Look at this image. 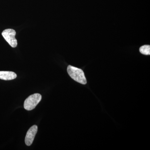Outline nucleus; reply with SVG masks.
Instances as JSON below:
<instances>
[{
    "label": "nucleus",
    "instance_id": "obj_1",
    "mask_svg": "<svg viewBox=\"0 0 150 150\" xmlns=\"http://www.w3.org/2000/svg\"><path fill=\"white\" fill-rule=\"evenodd\" d=\"M67 72L70 76L76 81L82 84H86V79L82 70L69 65L67 68Z\"/></svg>",
    "mask_w": 150,
    "mask_h": 150
},
{
    "label": "nucleus",
    "instance_id": "obj_2",
    "mask_svg": "<svg viewBox=\"0 0 150 150\" xmlns=\"http://www.w3.org/2000/svg\"><path fill=\"white\" fill-rule=\"evenodd\" d=\"M42 96L39 93H35L30 96L24 103V108L25 110H31L34 109L41 100Z\"/></svg>",
    "mask_w": 150,
    "mask_h": 150
},
{
    "label": "nucleus",
    "instance_id": "obj_3",
    "mask_svg": "<svg viewBox=\"0 0 150 150\" xmlns=\"http://www.w3.org/2000/svg\"><path fill=\"white\" fill-rule=\"evenodd\" d=\"M16 32L14 30L7 29L2 33V35L6 41L13 48H15L17 46V40L15 38Z\"/></svg>",
    "mask_w": 150,
    "mask_h": 150
},
{
    "label": "nucleus",
    "instance_id": "obj_4",
    "mask_svg": "<svg viewBox=\"0 0 150 150\" xmlns=\"http://www.w3.org/2000/svg\"><path fill=\"white\" fill-rule=\"evenodd\" d=\"M37 131L38 126L36 125H33L27 131L25 140V144L27 146H30L32 144Z\"/></svg>",
    "mask_w": 150,
    "mask_h": 150
},
{
    "label": "nucleus",
    "instance_id": "obj_5",
    "mask_svg": "<svg viewBox=\"0 0 150 150\" xmlns=\"http://www.w3.org/2000/svg\"><path fill=\"white\" fill-rule=\"evenodd\" d=\"M17 77L15 73L12 71H0V79L5 81L12 80Z\"/></svg>",
    "mask_w": 150,
    "mask_h": 150
},
{
    "label": "nucleus",
    "instance_id": "obj_6",
    "mask_svg": "<svg viewBox=\"0 0 150 150\" xmlns=\"http://www.w3.org/2000/svg\"><path fill=\"white\" fill-rule=\"evenodd\" d=\"M140 52L142 54L145 55H150V46L149 45H145L141 46L139 49Z\"/></svg>",
    "mask_w": 150,
    "mask_h": 150
}]
</instances>
